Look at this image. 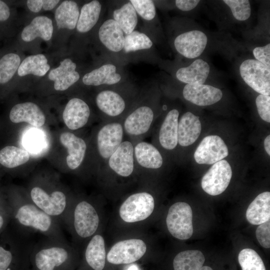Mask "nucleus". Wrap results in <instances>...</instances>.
<instances>
[{"label": "nucleus", "mask_w": 270, "mask_h": 270, "mask_svg": "<svg viewBox=\"0 0 270 270\" xmlns=\"http://www.w3.org/2000/svg\"><path fill=\"white\" fill-rule=\"evenodd\" d=\"M6 196L11 209L10 224L18 232L26 236L40 233L45 237L66 242L60 222L37 206L28 194L8 188Z\"/></svg>", "instance_id": "nucleus-1"}, {"label": "nucleus", "mask_w": 270, "mask_h": 270, "mask_svg": "<svg viewBox=\"0 0 270 270\" xmlns=\"http://www.w3.org/2000/svg\"><path fill=\"white\" fill-rule=\"evenodd\" d=\"M74 252L66 242L45 237L32 246L30 270H72Z\"/></svg>", "instance_id": "nucleus-2"}, {"label": "nucleus", "mask_w": 270, "mask_h": 270, "mask_svg": "<svg viewBox=\"0 0 270 270\" xmlns=\"http://www.w3.org/2000/svg\"><path fill=\"white\" fill-rule=\"evenodd\" d=\"M10 224L0 235V270H30L34 243Z\"/></svg>", "instance_id": "nucleus-3"}, {"label": "nucleus", "mask_w": 270, "mask_h": 270, "mask_svg": "<svg viewBox=\"0 0 270 270\" xmlns=\"http://www.w3.org/2000/svg\"><path fill=\"white\" fill-rule=\"evenodd\" d=\"M28 196L37 206L63 226L72 202L62 189L48 190L42 186L34 185Z\"/></svg>", "instance_id": "nucleus-4"}, {"label": "nucleus", "mask_w": 270, "mask_h": 270, "mask_svg": "<svg viewBox=\"0 0 270 270\" xmlns=\"http://www.w3.org/2000/svg\"><path fill=\"white\" fill-rule=\"evenodd\" d=\"M100 224V218L95 207L82 200L71 204L64 225L69 226L78 239L85 240L94 236Z\"/></svg>", "instance_id": "nucleus-5"}, {"label": "nucleus", "mask_w": 270, "mask_h": 270, "mask_svg": "<svg viewBox=\"0 0 270 270\" xmlns=\"http://www.w3.org/2000/svg\"><path fill=\"white\" fill-rule=\"evenodd\" d=\"M168 229L174 238H190L193 234L192 212L190 206L184 202H178L169 208L166 218Z\"/></svg>", "instance_id": "nucleus-6"}, {"label": "nucleus", "mask_w": 270, "mask_h": 270, "mask_svg": "<svg viewBox=\"0 0 270 270\" xmlns=\"http://www.w3.org/2000/svg\"><path fill=\"white\" fill-rule=\"evenodd\" d=\"M154 200L146 192H141L129 196L120 208L122 219L127 222H134L147 218L153 212Z\"/></svg>", "instance_id": "nucleus-7"}, {"label": "nucleus", "mask_w": 270, "mask_h": 270, "mask_svg": "<svg viewBox=\"0 0 270 270\" xmlns=\"http://www.w3.org/2000/svg\"><path fill=\"white\" fill-rule=\"evenodd\" d=\"M244 82L257 92L270 95V69L254 59H247L240 66Z\"/></svg>", "instance_id": "nucleus-8"}, {"label": "nucleus", "mask_w": 270, "mask_h": 270, "mask_svg": "<svg viewBox=\"0 0 270 270\" xmlns=\"http://www.w3.org/2000/svg\"><path fill=\"white\" fill-rule=\"evenodd\" d=\"M232 176V170L228 162L222 160L213 164L203 176L201 186L211 196L222 193L228 188Z\"/></svg>", "instance_id": "nucleus-9"}, {"label": "nucleus", "mask_w": 270, "mask_h": 270, "mask_svg": "<svg viewBox=\"0 0 270 270\" xmlns=\"http://www.w3.org/2000/svg\"><path fill=\"white\" fill-rule=\"evenodd\" d=\"M146 250V244L142 240H121L111 248L107 254V260L114 264H131L140 259Z\"/></svg>", "instance_id": "nucleus-10"}, {"label": "nucleus", "mask_w": 270, "mask_h": 270, "mask_svg": "<svg viewBox=\"0 0 270 270\" xmlns=\"http://www.w3.org/2000/svg\"><path fill=\"white\" fill-rule=\"evenodd\" d=\"M228 154V148L223 140L218 136L210 135L200 142L194 158L198 164H212L224 160Z\"/></svg>", "instance_id": "nucleus-11"}, {"label": "nucleus", "mask_w": 270, "mask_h": 270, "mask_svg": "<svg viewBox=\"0 0 270 270\" xmlns=\"http://www.w3.org/2000/svg\"><path fill=\"white\" fill-rule=\"evenodd\" d=\"M124 130L119 122H111L103 126L98 130L97 148L100 156L105 160L116 150L123 142Z\"/></svg>", "instance_id": "nucleus-12"}, {"label": "nucleus", "mask_w": 270, "mask_h": 270, "mask_svg": "<svg viewBox=\"0 0 270 270\" xmlns=\"http://www.w3.org/2000/svg\"><path fill=\"white\" fill-rule=\"evenodd\" d=\"M207 43V36L199 30H192L181 34L174 40L176 51L188 58L198 57L205 50Z\"/></svg>", "instance_id": "nucleus-13"}, {"label": "nucleus", "mask_w": 270, "mask_h": 270, "mask_svg": "<svg viewBox=\"0 0 270 270\" xmlns=\"http://www.w3.org/2000/svg\"><path fill=\"white\" fill-rule=\"evenodd\" d=\"M154 119L152 108L140 106L132 111L125 118L122 126L124 132L131 136H140L150 130Z\"/></svg>", "instance_id": "nucleus-14"}, {"label": "nucleus", "mask_w": 270, "mask_h": 270, "mask_svg": "<svg viewBox=\"0 0 270 270\" xmlns=\"http://www.w3.org/2000/svg\"><path fill=\"white\" fill-rule=\"evenodd\" d=\"M134 149L130 142L123 141L108 160L110 168L121 176L131 175L134 167Z\"/></svg>", "instance_id": "nucleus-15"}, {"label": "nucleus", "mask_w": 270, "mask_h": 270, "mask_svg": "<svg viewBox=\"0 0 270 270\" xmlns=\"http://www.w3.org/2000/svg\"><path fill=\"white\" fill-rule=\"evenodd\" d=\"M182 94L186 100L198 106L213 104L222 96L220 89L204 84H186L183 89Z\"/></svg>", "instance_id": "nucleus-16"}, {"label": "nucleus", "mask_w": 270, "mask_h": 270, "mask_svg": "<svg viewBox=\"0 0 270 270\" xmlns=\"http://www.w3.org/2000/svg\"><path fill=\"white\" fill-rule=\"evenodd\" d=\"M90 116V109L82 100L74 98L67 103L63 112L65 124L72 130H78L86 124Z\"/></svg>", "instance_id": "nucleus-17"}, {"label": "nucleus", "mask_w": 270, "mask_h": 270, "mask_svg": "<svg viewBox=\"0 0 270 270\" xmlns=\"http://www.w3.org/2000/svg\"><path fill=\"white\" fill-rule=\"evenodd\" d=\"M9 118L14 124L26 122L36 127L42 126L46 120L45 116L40 107L32 102L14 106L10 110Z\"/></svg>", "instance_id": "nucleus-18"}, {"label": "nucleus", "mask_w": 270, "mask_h": 270, "mask_svg": "<svg viewBox=\"0 0 270 270\" xmlns=\"http://www.w3.org/2000/svg\"><path fill=\"white\" fill-rule=\"evenodd\" d=\"M76 68V63L67 58L61 61L58 67L50 71L48 77L54 82V88L56 90H65L80 79Z\"/></svg>", "instance_id": "nucleus-19"}, {"label": "nucleus", "mask_w": 270, "mask_h": 270, "mask_svg": "<svg viewBox=\"0 0 270 270\" xmlns=\"http://www.w3.org/2000/svg\"><path fill=\"white\" fill-rule=\"evenodd\" d=\"M124 33L113 19L105 20L98 30V38L102 44L108 50L116 52L123 50L124 44Z\"/></svg>", "instance_id": "nucleus-20"}, {"label": "nucleus", "mask_w": 270, "mask_h": 270, "mask_svg": "<svg viewBox=\"0 0 270 270\" xmlns=\"http://www.w3.org/2000/svg\"><path fill=\"white\" fill-rule=\"evenodd\" d=\"M60 140L61 144L68 149V154L66 161L68 167L72 170L76 169L84 159L86 150V142L70 132L62 133Z\"/></svg>", "instance_id": "nucleus-21"}, {"label": "nucleus", "mask_w": 270, "mask_h": 270, "mask_svg": "<svg viewBox=\"0 0 270 270\" xmlns=\"http://www.w3.org/2000/svg\"><path fill=\"white\" fill-rule=\"evenodd\" d=\"M201 130L199 116L190 112L184 113L178 122V144L182 146L192 144L199 137Z\"/></svg>", "instance_id": "nucleus-22"}, {"label": "nucleus", "mask_w": 270, "mask_h": 270, "mask_svg": "<svg viewBox=\"0 0 270 270\" xmlns=\"http://www.w3.org/2000/svg\"><path fill=\"white\" fill-rule=\"evenodd\" d=\"M96 102L98 109L110 117L120 116L126 108L124 98L120 94L112 90L100 92L96 96Z\"/></svg>", "instance_id": "nucleus-23"}, {"label": "nucleus", "mask_w": 270, "mask_h": 270, "mask_svg": "<svg viewBox=\"0 0 270 270\" xmlns=\"http://www.w3.org/2000/svg\"><path fill=\"white\" fill-rule=\"evenodd\" d=\"M179 112L176 109L168 112L160 129L158 139L160 145L167 150L177 146Z\"/></svg>", "instance_id": "nucleus-24"}, {"label": "nucleus", "mask_w": 270, "mask_h": 270, "mask_svg": "<svg viewBox=\"0 0 270 270\" xmlns=\"http://www.w3.org/2000/svg\"><path fill=\"white\" fill-rule=\"evenodd\" d=\"M84 260L92 270H102L105 266L106 252L104 238L94 234L88 241L84 250Z\"/></svg>", "instance_id": "nucleus-25"}, {"label": "nucleus", "mask_w": 270, "mask_h": 270, "mask_svg": "<svg viewBox=\"0 0 270 270\" xmlns=\"http://www.w3.org/2000/svg\"><path fill=\"white\" fill-rule=\"evenodd\" d=\"M210 66L202 59H196L189 66L179 68L176 78L186 84H204L210 73Z\"/></svg>", "instance_id": "nucleus-26"}, {"label": "nucleus", "mask_w": 270, "mask_h": 270, "mask_svg": "<svg viewBox=\"0 0 270 270\" xmlns=\"http://www.w3.org/2000/svg\"><path fill=\"white\" fill-rule=\"evenodd\" d=\"M121 78L120 74L116 72V66L106 64L86 74L82 80L86 86H98L114 84L119 82Z\"/></svg>", "instance_id": "nucleus-27"}, {"label": "nucleus", "mask_w": 270, "mask_h": 270, "mask_svg": "<svg viewBox=\"0 0 270 270\" xmlns=\"http://www.w3.org/2000/svg\"><path fill=\"white\" fill-rule=\"evenodd\" d=\"M134 160L141 166L157 169L163 164L162 157L159 150L152 144L146 142H138L134 149Z\"/></svg>", "instance_id": "nucleus-28"}, {"label": "nucleus", "mask_w": 270, "mask_h": 270, "mask_svg": "<svg viewBox=\"0 0 270 270\" xmlns=\"http://www.w3.org/2000/svg\"><path fill=\"white\" fill-rule=\"evenodd\" d=\"M53 30L50 18L46 16H38L23 29L21 36L26 42H32L37 38L48 41L52 37Z\"/></svg>", "instance_id": "nucleus-29"}, {"label": "nucleus", "mask_w": 270, "mask_h": 270, "mask_svg": "<svg viewBox=\"0 0 270 270\" xmlns=\"http://www.w3.org/2000/svg\"><path fill=\"white\" fill-rule=\"evenodd\" d=\"M246 218L254 225H260L270 218V192H264L259 194L247 208Z\"/></svg>", "instance_id": "nucleus-30"}, {"label": "nucleus", "mask_w": 270, "mask_h": 270, "mask_svg": "<svg viewBox=\"0 0 270 270\" xmlns=\"http://www.w3.org/2000/svg\"><path fill=\"white\" fill-rule=\"evenodd\" d=\"M80 15L78 6L73 0H64L57 8L55 19L58 29L72 30L76 28Z\"/></svg>", "instance_id": "nucleus-31"}, {"label": "nucleus", "mask_w": 270, "mask_h": 270, "mask_svg": "<svg viewBox=\"0 0 270 270\" xmlns=\"http://www.w3.org/2000/svg\"><path fill=\"white\" fill-rule=\"evenodd\" d=\"M102 10L99 1L92 0L86 3L82 8L76 26L77 30L81 33L87 32L97 23Z\"/></svg>", "instance_id": "nucleus-32"}, {"label": "nucleus", "mask_w": 270, "mask_h": 270, "mask_svg": "<svg viewBox=\"0 0 270 270\" xmlns=\"http://www.w3.org/2000/svg\"><path fill=\"white\" fill-rule=\"evenodd\" d=\"M50 68L48 60L42 54L30 56L20 63L18 70L20 76L32 74L38 76H44Z\"/></svg>", "instance_id": "nucleus-33"}, {"label": "nucleus", "mask_w": 270, "mask_h": 270, "mask_svg": "<svg viewBox=\"0 0 270 270\" xmlns=\"http://www.w3.org/2000/svg\"><path fill=\"white\" fill-rule=\"evenodd\" d=\"M30 156L26 150L14 146H6L0 150V166L12 170L26 163Z\"/></svg>", "instance_id": "nucleus-34"}, {"label": "nucleus", "mask_w": 270, "mask_h": 270, "mask_svg": "<svg viewBox=\"0 0 270 270\" xmlns=\"http://www.w3.org/2000/svg\"><path fill=\"white\" fill-rule=\"evenodd\" d=\"M205 261L203 254L198 250L179 252L173 262L174 270H200Z\"/></svg>", "instance_id": "nucleus-35"}, {"label": "nucleus", "mask_w": 270, "mask_h": 270, "mask_svg": "<svg viewBox=\"0 0 270 270\" xmlns=\"http://www.w3.org/2000/svg\"><path fill=\"white\" fill-rule=\"evenodd\" d=\"M113 18L126 35L133 32L138 22L137 14L130 1L114 10Z\"/></svg>", "instance_id": "nucleus-36"}, {"label": "nucleus", "mask_w": 270, "mask_h": 270, "mask_svg": "<svg viewBox=\"0 0 270 270\" xmlns=\"http://www.w3.org/2000/svg\"><path fill=\"white\" fill-rule=\"evenodd\" d=\"M22 144L28 153L38 155L46 150L48 143L46 136L41 130L32 128L26 132Z\"/></svg>", "instance_id": "nucleus-37"}, {"label": "nucleus", "mask_w": 270, "mask_h": 270, "mask_svg": "<svg viewBox=\"0 0 270 270\" xmlns=\"http://www.w3.org/2000/svg\"><path fill=\"white\" fill-rule=\"evenodd\" d=\"M20 64V56L15 53H8L0 58V84L8 83L18 70Z\"/></svg>", "instance_id": "nucleus-38"}, {"label": "nucleus", "mask_w": 270, "mask_h": 270, "mask_svg": "<svg viewBox=\"0 0 270 270\" xmlns=\"http://www.w3.org/2000/svg\"><path fill=\"white\" fill-rule=\"evenodd\" d=\"M152 46V42L145 34L134 30L124 36L123 50L126 53L148 50Z\"/></svg>", "instance_id": "nucleus-39"}, {"label": "nucleus", "mask_w": 270, "mask_h": 270, "mask_svg": "<svg viewBox=\"0 0 270 270\" xmlns=\"http://www.w3.org/2000/svg\"><path fill=\"white\" fill-rule=\"evenodd\" d=\"M242 270H266L262 260L258 254L251 248H244L238 256Z\"/></svg>", "instance_id": "nucleus-40"}, {"label": "nucleus", "mask_w": 270, "mask_h": 270, "mask_svg": "<svg viewBox=\"0 0 270 270\" xmlns=\"http://www.w3.org/2000/svg\"><path fill=\"white\" fill-rule=\"evenodd\" d=\"M230 8L234 17L238 20H248L251 14V6L248 0H224L222 1Z\"/></svg>", "instance_id": "nucleus-41"}, {"label": "nucleus", "mask_w": 270, "mask_h": 270, "mask_svg": "<svg viewBox=\"0 0 270 270\" xmlns=\"http://www.w3.org/2000/svg\"><path fill=\"white\" fill-rule=\"evenodd\" d=\"M137 14L146 20H152L156 14L154 4L151 0H130Z\"/></svg>", "instance_id": "nucleus-42"}, {"label": "nucleus", "mask_w": 270, "mask_h": 270, "mask_svg": "<svg viewBox=\"0 0 270 270\" xmlns=\"http://www.w3.org/2000/svg\"><path fill=\"white\" fill-rule=\"evenodd\" d=\"M256 104L260 117L264 120L270 122V96L259 94L256 99Z\"/></svg>", "instance_id": "nucleus-43"}, {"label": "nucleus", "mask_w": 270, "mask_h": 270, "mask_svg": "<svg viewBox=\"0 0 270 270\" xmlns=\"http://www.w3.org/2000/svg\"><path fill=\"white\" fill-rule=\"evenodd\" d=\"M59 2L58 0H28L26 4L31 12L36 13L42 8L44 10H52Z\"/></svg>", "instance_id": "nucleus-44"}, {"label": "nucleus", "mask_w": 270, "mask_h": 270, "mask_svg": "<svg viewBox=\"0 0 270 270\" xmlns=\"http://www.w3.org/2000/svg\"><path fill=\"white\" fill-rule=\"evenodd\" d=\"M256 238L264 248L270 247V222L268 220L259 225L256 231Z\"/></svg>", "instance_id": "nucleus-45"}, {"label": "nucleus", "mask_w": 270, "mask_h": 270, "mask_svg": "<svg viewBox=\"0 0 270 270\" xmlns=\"http://www.w3.org/2000/svg\"><path fill=\"white\" fill-rule=\"evenodd\" d=\"M252 53L256 60L270 68V44L255 48Z\"/></svg>", "instance_id": "nucleus-46"}, {"label": "nucleus", "mask_w": 270, "mask_h": 270, "mask_svg": "<svg viewBox=\"0 0 270 270\" xmlns=\"http://www.w3.org/2000/svg\"><path fill=\"white\" fill-rule=\"evenodd\" d=\"M11 221V209L7 202L0 208V235L10 224Z\"/></svg>", "instance_id": "nucleus-47"}, {"label": "nucleus", "mask_w": 270, "mask_h": 270, "mask_svg": "<svg viewBox=\"0 0 270 270\" xmlns=\"http://www.w3.org/2000/svg\"><path fill=\"white\" fill-rule=\"evenodd\" d=\"M200 2L199 0H176L175 4L180 10L186 12L194 8Z\"/></svg>", "instance_id": "nucleus-48"}, {"label": "nucleus", "mask_w": 270, "mask_h": 270, "mask_svg": "<svg viewBox=\"0 0 270 270\" xmlns=\"http://www.w3.org/2000/svg\"><path fill=\"white\" fill-rule=\"evenodd\" d=\"M10 10L7 4L0 0V22L7 20L10 16Z\"/></svg>", "instance_id": "nucleus-49"}, {"label": "nucleus", "mask_w": 270, "mask_h": 270, "mask_svg": "<svg viewBox=\"0 0 270 270\" xmlns=\"http://www.w3.org/2000/svg\"><path fill=\"white\" fill-rule=\"evenodd\" d=\"M264 147L267 154L270 155V135H268L264 140Z\"/></svg>", "instance_id": "nucleus-50"}, {"label": "nucleus", "mask_w": 270, "mask_h": 270, "mask_svg": "<svg viewBox=\"0 0 270 270\" xmlns=\"http://www.w3.org/2000/svg\"><path fill=\"white\" fill-rule=\"evenodd\" d=\"M6 203V194H4L0 191V208L2 206Z\"/></svg>", "instance_id": "nucleus-51"}, {"label": "nucleus", "mask_w": 270, "mask_h": 270, "mask_svg": "<svg viewBox=\"0 0 270 270\" xmlns=\"http://www.w3.org/2000/svg\"><path fill=\"white\" fill-rule=\"evenodd\" d=\"M127 270H138V268L136 265L130 266Z\"/></svg>", "instance_id": "nucleus-52"}, {"label": "nucleus", "mask_w": 270, "mask_h": 270, "mask_svg": "<svg viewBox=\"0 0 270 270\" xmlns=\"http://www.w3.org/2000/svg\"><path fill=\"white\" fill-rule=\"evenodd\" d=\"M200 270H213L210 267L208 266H202Z\"/></svg>", "instance_id": "nucleus-53"}]
</instances>
